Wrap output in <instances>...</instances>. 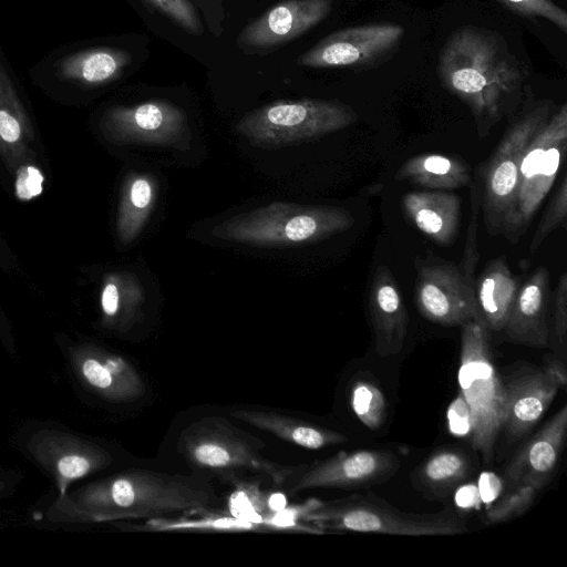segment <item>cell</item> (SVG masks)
I'll return each mask as SVG.
<instances>
[{"instance_id":"obj_12","label":"cell","mask_w":567,"mask_h":567,"mask_svg":"<svg viewBox=\"0 0 567 567\" xmlns=\"http://www.w3.org/2000/svg\"><path fill=\"white\" fill-rule=\"evenodd\" d=\"M414 264V300L424 318L447 327L478 318L475 284L465 278L458 265L437 257L415 259Z\"/></svg>"},{"instance_id":"obj_4","label":"cell","mask_w":567,"mask_h":567,"mask_svg":"<svg viewBox=\"0 0 567 567\" xmlns=\"http://www.w3.org/2000/svg\"><path fill=\"white\" fill-rule=\"evenodd\" d=\"M264 442L219 416L190 423L178 437V451L194 468L226 478L250 472L285 485L299 465L276 463L262 454Z\"/></svg>"},{"instance_id":"obj_22","label":"cell","mask_w":567,"mask_h":567,"mask_svg":"<svg viewBox=\"0 0 567 567\" xmlns=\"http://www.w3.org/2000/svg\"><path fill=\"white\" fill-rule=\"evenodd\" d=\"M230 415L285 442L307 450L341 444L348 437L337 431L275 411L237 409Z\"/></svg>"},{"instance_id":"obj_23","label":"cell","mask_w":567,"mask_h":567,"mask_svg":"<svg viewBox=\"0 0 567 567\" xmlns=\"http://www.w3.org/2000/svg\"><path fill=\"white\" fill-rule=\"evenodd\" d=\"M518 287L505 255L491 259L475 279L478 319L489 331L504 329Z\"/></svg>"},{"instance_id":"obj_7","label":"cell","mask_w":567,"mask_h":567,"mask_svg":"<svg viewBox=\"0 0 567 567\" xmlns=\"http://www.w3.org/2000/svg\"><path fill=\"white\" fill-rule=\"evenodd\" d=\"M300 520L333 532L377 533L405 536L456 535L467 530L458 518L446 514L420 515L401 512L381 499L352 495L322 502L312 499Z\"/></svg>"},{"instance_id":"obj_14","label":"cell","mask_w":567,"mask_h":567,"mask_svg":"<svg viewBox=\"0 0 567 567\" xmlns=\"http://www.w3.org/2000/svg\"><path fill=\"white\" fill-rule=\"evenodd\" d=\"M398 457L385 450L342 452L299 468L289 478L288 493L310 488H353L380 483L399 468Z\"/></svg>"},{"instance_id":"obj_15","label":"cell","mask_w":567,"mask_h":567,"mask_svg":"<svg viewBox=\"0 0 567 567\" xmlns=\"http://www.w3.org/2000/svg\"><path fill=\"white\" fill-rule=\"evenodd\" d=\"M566 381L565 367L554 361L543 370L522 372L504 383L506 412L503 429L511 440L520 439L538 422Z\"/></svg>"},{"instance_id":"obj_35","label":"cell","mask_w":567,"mask_h":567,"mask_svg":"<svg viewBox=\"0 0 567 567\" xmlns=\"http://www.w3.org/2000/svg\"><path fill=\"white\" fill-rule=\"evenodd\" d=\"M105 461L106 456L101 451H93L89 454H70L60 458L58 472L63 478L74 480L86 475Z\"/></svg>"},{"instance_id":"obj_28","label":"cell","mask_w":567,"mask_h":567,"mask_svg":"<svg viewBox=\"0 0 567 567\" xmlns=\"http://www.w3.org/2000/svg\"><path fill=\"white\" fill-rule=\"evenodd\" d=\"M467 473L466 457L454 450H443L432 454L421 470L424 481L433 486L453 485L462 481Z\"/></svg>"},{"instance_id":"obj_31","label":"cell","mask_w":567,"mask_h":567,"mask_svg":"<svg viewBox=\"0 0 567 567\" xmlns=\"http://www.w3.org/2000/svg\"><path fill=\"white\" fill-rule=\"evenodd\" d=\"M189 34L202 35L204 24L190 0H143Z\"/></svg>"},{"instance_id":"obj_24","label":"cell","mask_w":567,"mask_h":567,"mask_svg":"<svg viewBox=\"0 0 567 567\" xmlns=\"http://www.w3.org/2000/svg\"><path fill=\"white\" fill-rule=\"evenodd\" d=\"M398 182H409L432 190H449L471 184V166L461 157L426 153L405 161L394 175Z\"/></svg>"},{"instance_id":"obj_38","label":"cell","mask_w":567,"mask_h":567,"mask_svg":"<svg viewBox=\"0 0 567 567\" xmlns=\"http://www.w3.org/2000/svg\"><path fill=\"white\" fill-rule=\"evenodd\" d=\"M449 430L455 436L471 437V414L468 405L460 395L450 404L447 409Z\"/></svg>"},{"instance_id":"obj_9","label":"cell","mask_w":567,"mask_h":567,"mask_svg":"<svg viewBox=\"0 0 567 567\" xmlns=\"http://www.w3.org/2000/svg\"><path fill=\"white\" fill-rule=\"evenodd\" d=\"M567 150V104L564 103L527 145L518 173V192L504 237L516 244L549 193Z\"/></svg>"},{"instance_id":"obj_17","label":"cell","mask_w":567,"mask_h":567,"mask_svg":"<svg viewBox=\"0 0 567 567\" xmlns=\"http://www.w3.org/2000/svg\"><path fill=\"white\" fill-rule=\"evenodd\" d=\"M368 308L380 357L399 353L408 332L409 317L400 287L384 265L377 267L368 295Z\"/></svg>"},{"instance_id":"obj_16","label":"cell","mask_w":567,"mask_h":567,"mask_svg":"<svg viewBox=\"0 0 567 567\" xmlns=\"http://www.w3.org/2000/svg\"><path fill=\"white\" fill-rule=\"evenodd\" d=\"M333 0H282L271 7L239 33L241 49H269L281 45L323 21Z\"/></svg>"},{"instance_id":"obj_34","label":"cell","mask_w":567,"mask_h":567,"mask_svg":"<svg viewBox=\"0 0 567 567\" xmlns=\"http://www.w3.org/2000/svg\"><path fill=\"white\" fill-rule=\"evenodd\" d=\"M471 203H472V216L467 227V234L465 239V247L463 251L462 260L458 265L465 278L475 284L474 272L480 259L477 250V218L480 213V196L477 186L472 179L471 184Z\"/></svg>"},{"instance_id":"obj_30","label":"cell","mask_w":567,"mask_h":567,"mask_svg":"<svg viewBox=\"0 0 567 567\" xmlns=\"http://www.w3.org/2000/svg\"><path fill=\"white\" fill-rule=\"evenodd\" d=\"M567 216V176L563 175L555 194L550 198L534 236L530 240L529 250L535 251L547 236L555 229L565 226Z\"/></svg>"},{"instance_id":"obj_32","label":"cell","mask_w":567,"mask_h":567,"mask_svg":"<svg viewBox=\"0 0 567 567\" xmlns=\"http://www.w3.org/2000/svg\"><path fill=\"white\" fill-rule=\"evenodd\" d=\"M511 11L529 18H544L567 33V13L551 0H497Z\"/></svg>"},{"instance_id":"obj_20","label":"cell","mask_w":567,"mask_h":567,"mask_svg":"<svg viewBox=\"0 0 567 567\" xmlns=\"http://www.w3.org/2000/svg\"><path fill=\"white\" fill-rule=\"evenodd\" d=\"M403 209L411 223L431 240L441 246L452 245L457 236L461 199L444 190L406 193Z\"/></svg>"},{"instance_id":"obj_1","label":"cell","mask_w":567,"mask_h":567,"mask_svg":"<svg viewBox=\"0 0 567 567\" xmlns=\"http://www.w3.org/2000/svg\"><path fill=\"white\" fill-rule=\"evenodd\" d=\"M437 73L442 86L470 109L480 138L488 136L520 102L525 73L504 39L492 30L456 29L440 52Z\"/></svg>"},{"instance_id":"obj_13","label":"cell","mask_w":567,"mask_h":567,"mask_svg":"<svg viewBox=\"0 0 567 567\" xmlns=\"http://www.w3.org/2000/svg\"><path fill=\"white\" fill-rule=\"evenodd\" d=\"M101 128L116 144L179 146L188 138L186 113L163 100L112 106L104 112Z\"/></svg>"},{"instance_id":"obj_8","label":"cell","mask_w":567,"mask_h":567,"mask_svg":"<svg viewBox=\"0 0 567 567\" xmlns=\"http://www.w3.org/2000/svg\"><path fill=\"white\" fill-rule=\"evenodd\" d=\"M357 120V112L339 101L288 100L246 114L236 131L257 147L278 148L341 131Z\"/></svg>"},{"instance_id":"obj_19","label":"cell","mask_w":567,"mask_h":567,"mask_svg":"<svg viewBox=\"0 0 567 567\" xmlns=\"http://www.w3.org/2000/svg\"><path fill=\"white\" fill-rule=\"evenodd\" d=\"M549 274L540 266L518 287L504 331L512 342L545 348L549 341Z\"/></svg>"},{"instance_id":"obj_21","label":"cell","mask_w":567,"mask_h":567,"mask_svg":"<svg viewBox=\"0 0 567 567\" xmlns=\"http://www.w3.org/2000/svg\"><path fill=\"white\" fill-rule=\"evenodd\" d=\"M84 381L101 395L114 401H134L145 393L137 370L124 358L100 349H89L79 359Z\"/></svg>"},{"instance_id":"obj_27","label":"cell","mask_w":567,"mask_h":567,"mask_svg":"<svg viewBox=\"0 0 567 567\" xmlns=\"http://www.w3.org/2000/svg\"><path fill=\"white\" fill-rule=\"evenodd\" d=\"M194 513L197 512H192L190 516L150 518L136 528L150 532H243L259 529L257 523L234 514L213 512L212 509L204 511V514L198 516H195Z\"/></svg>"},{"instance_id":"obj_25","label":"cell","mask_w":567,"mask_h":567,"mask_svg":"<svg viewBox=\"0 0 567 567\" xmlns=\"http://www.w3.org/2000/svg\"><path fill=\"white\" fill-rule=\"evenodd\" d=\"M156 181L147 173L127 176L117 216V234L123 244L131 243L144 228L156 200Z\"/></svg>"},{"instance_id":"obj_26","label":"cell","mask_w":567,"mask_h":567,"mask_svg":"<svg viewBox=\"0 0 567 567\" xmlns=\"http://www.w3.org/2000/svg\"><path fill=\"white\" fill-rule=\"evenodd\" d=\"M144 297V289L133 275H113L102 289V311L110 324L126 329L137 319Z\"/></svg>"},{"instance_id":"obj_41","label":"cell","mask_w":567,"mask_h":567,"mask_svg":"<svg viewBox=\"0 0 567 567\" xmlns=\"http://www.w3.org/2000/svg\"><path fill=\"white\" fill-rule=\"evenodd\" d=\"M481 484L486 486L478 489V492H481V497L492 498L499 489L498 480L492 474H483L481 477Z\"/></svg>"},{"instance_id":"obj_33","label":"cell","mask_w":567,"mask_h":567,"mask_svg":"<svg viewBox=\"0 0 567 567\" xmlns=\"http://www.w3.org/2000/svg\"><path fill=\"white\" fill-rule=\"evenodd\" d=\"M516 489L503 496L486 513L491 523H502L523 514L533 503L537 491L530 486L516 485Z\"/></svg>"},{"instance_id":"obj_11","label":"cell","mask_w":567,"mask_h":567,"mask_svg":"<svg viewBox=\"0 0 567 567\" xmlns=\"http://www.w3.org/2000/svg\"><path fill=\"white\" fill-rule=\"evenodd\" d=\"M403 35L404 28L396 23L344 28L328 34L303 52L297 64L367 71L389 61L400 48Z\"/></svg>"},{"instance_id":"obj_10","label":"cell","mask_w":567,"mask_h":567,"mask_svg":"<svg viewBox=\"0 0 567 567\" xmlns=\"http://www.w3.org/2000/svg\"><path fill=\"white\" fill-rule=\"evenodd\" d=\"M131 62V53L115 45L72 44L44 56L30 75L47 89L91 91L118 80Z\"/></svg>"},{"instance_id":"obj_3","label":"cell","mask_w":567,"mask_h":567,"mask_svg":"<svg viewBox=\"0 0 567 567\" xmlns=\"http://www.w3.org/2000/svg\"><path fill=\"white\" fill-rule=\"evenodd\" d=\"M353 223L344 207L274 202L224 220L212 234L252 246H290L326 239L348 230Z\"/></svg>"},{"instance_id":"obj_39","label":"cell","mask_w":567,"mask_h":567,"mask_svg":"<svg viewBox=\"0 0 567 567\" xmlns=\"http://www.w3.org/2000/svg\"><path fill=\"white\" fill-rule=\"evenodd\" d=\"M193 4L200 10L210 32L216 37L223 32L225 21V11L221 0H190Z\"/></svg>"},{"instance_id":"obj_36","label":"cell","mask_w":567,"mask_h":567,"mask_svg":"<svg viewBox=\"0 0 567 567\" xmlns=\"http://www.w3.org/2000/svg\"><path fill=\"white\" fill-rule=\"evenodd\" d=\"M554 331L557 342L565 347L567 338V272L564 271L554 293Z\"/></svg>"},{"instance_id":"obj_5","label":"cell","mask_w":567,"mask_h":567,"mask_svg":"<svg viewBox=\"0 0 567 567\" xmlns=\"http://www.w3.org/2000/svg\"><path fill=\"white\" fill-rule=\"evenodd\" d=\"M553 113L551 101L532 103L511 122L489 158L476 173L474 182L488 235L504 236L507 231L516 203L524 152Z\"/></svg>"},{"instance_id":"obj_2","label":"cell","mask_w":567,"mask_h":567,"mask_svg":"<svg viewBox=\"0 0 567 567\" xmlns=\"http://www.w3.org/2000/svg\"><path fill=\"white\" fill-rule=\"evenodd\" d=\"M86 503L97 519H150L208 511L218 497L200 477L137 468L92 487Z\"/></svg>"},{"instance_id":"obj_18","label":"cell","mask_w":567,"mask_h":567,"mask_svg":"<svg viewBox=\"0 0 567 567\" xmlns=\"http://www.w3.org/2000/svg\"><path fill=\"white\" fill-rule=\"evenodd\" d=\"M566 431L567 406L564 405L514 456L507 467L508 478L516 485L540 491L556 471Z\"/></svg>"},{"instance_id":"obj_40","label":"cell","mask_w":567,"mask_h":567,"mask_svg":"<svg viewBox=\"0 0 567 567\" xmlns=\"http://www.w3.org/2000/svg\"><path fill=\"white\" fill-rule=\"evenodd\" d=\"M478 498L480 492L474 485L464 486V488L460 489L456 496L457 503L463 507L473 506Z\"/></svg>"},{"instance_id":"obj_37","label":"cell","mask_w":567,"mask_h":567,"mask_svg":"<svg viewBox=\"0 0 567 567\" xmlns=\"http://www.w3.org/2000/svg\"><path fill=\"white\" fill-rule=\"evenodd\" d=\"M44 177L33 165L22 166L16 178V195L21 200H30L43 192Z\"/></svg>"},{"instance_id":"obj_6","label":"cell","mask_w":567,"mask_h":567,"mask_svg":"<svg viewBox=\"0 0 567 567\" xmlns=\"http://www.w3.org/2000/svg\"><path fill=\"white\" fill-rule=\"evenodd\" d=\"M462 328L461 364L457 380L461 394L471 414V441L482 456L484 465L491 464L497 439L503 429L506 396L491 358L489 330L477 318Z\"/></svg>"},{"instance_id":"obj_29","label":"cell","mask_w":567,"mask_h":567,"mask_svg":"<svg viewBox=\"0 0 567 567\" xmlns=\"http://www.w3.org/2000/svg\"><path fill=\"white\" fill-rule=\"evenodd\" d=\"M351 406L357 417L369 429H379L385 420V401L381 390L371 382L360 380L351 390Z\"/></svg>"}]
</instances>
